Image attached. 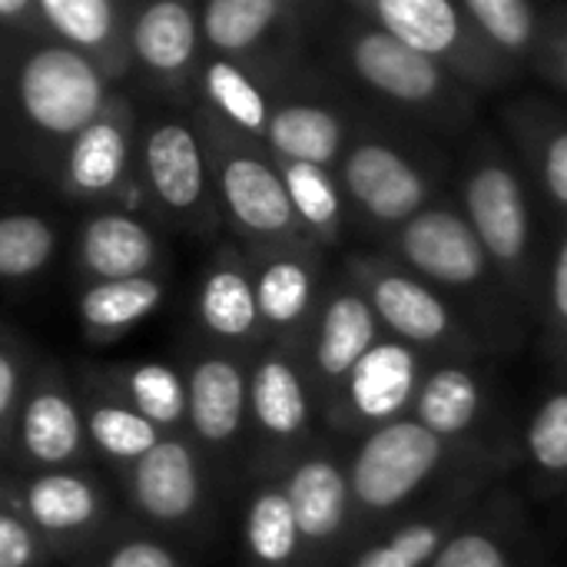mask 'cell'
Instances as JSON below:
<instances>
[{
	"label": "cell",
	"instance_id": "cell-1",
	"mask_svg": "<svg viewBox=\"0 0 567 567\" xmlns=\"http://www.w3.org/2000/svg\"><path fill=\"white\" fill-rule=\"evenodd\" d=\"M332 56L342 76L362 90L392 123L425 126L435 133H465L478 113V93L449 70L415 53L382 27L359 17L349 3L332 30Z\"/></svg>",
	"mask_w": 567,
	"mask_h": 567
},
{
	"label": "cell",
	"instance_id": "cell-2",
	"mask_svg": "<svg viewBox=\"0 0 567 567\" xmlns=\"http://www.w3.org/2000/svg\"><path fill=\"white\" fill-rule=\"evenodd\" d=\"M385 249L392 262L449 299L488 349L492 342H512L518 336L522 309L498 279L465 213L452 199H435L429 209L395 229L385 239Z\"/></svg>",
	"mask_w": 567,
	"mask_h": 567
},
{
	"label": "cell",
	"instance_id": "cell-3",
	"mask_svg": "<svg viewBox=\"0 0 567 567\" xmlns=\"http://www.w3.org/2000/svg\"><path fill=\"white\" fill-rule=\"evenodd\" d=\"M532 193L522 163L495 136H475L468 143L458 169V209L522 316L542 319L548 262H542Z\"/></svg>",
	"mask_w": 567,
	"mask_h": 567
},
{
	"label": "cell",
	"instance_id": "cell-4",
	"mask_svg": "<svg viewBox=\"0 0 567 567\" xmlns=\"http://www.w3.org/2000/svg\"><path fill=\"white\" fill-rule=\"evenodd\" d=\"M478 455L485 452L449 445L412 415L365 432L346 458L355 518L352 555L365 548L379 528L389 532L429 505L445 488V482Z\"/></svg>",
	"mask_w": 567,
	"mask_h": 567
},
{
	"label": "cell",
	"instance_id": "cell-5",
	"mask_svg": "<svg viewBox=\"0 0 567 567\" xmlns=\"http://www.w3.org/2000/svg\"><path fill=\"white\" fill-rule=\"evenodd\" d=\"M336 179L355 219L382 239L442 199L439 153L392 120L382 123L369 113L355 120Z\"/></svg>",
	"mask_w": 567,
	"mask_h": 567
},
{
	"label": "cell",
	"instance_id": "cell-6",
	"mask_svg": "<svg viewBox=\"0 0 567 567\" xmlns=\"http://www.w3.org/2000/svg\"><path fill=\"white\" fill-rule=\"evenodd\" d=\"M199 136L206 143L213 189L219 196V206H223L226 219L236 226V233L243 239H249L252 252L319 249L306 236V229L289 203L282 173L262 143H256L243 133H233L213 113L203 116Z\"/></svg>",
	"mask_w": 567,
	"mask_h": 567
},
{
	"label": "cell",
	"instance_id": "cell-7",
	"mask_svg": "<svg viewBox=\"0 0 567 567\" xmlns=\"http://www.w3.org/2000/svg\"><path fill=\"white\" fill-rule=\"evenodd\" d=\"M375 309L382 329L412 352L475 359L488 352L478 332L429 282L392 262L385 252H352L342 269Z\"/></svg>",
	"mask_w": 567,
	"mask_h": 567
},
{
	"label": "cell",
	"instance_id": "cell-8",
	"mask_svg": "<svg viewBox=\"0 0 567 567\" xmlns=\"http://www.w3.org/2000/svg\"><path fill=\"white\" fill-rule=\"evenodd\" d=\"M349 7L415 53L449 70L478 96L518 80V70L478 37L462 3L455 0H352Z\"/></svg>",
	"mask_w": 567,
	"mask_h": 567
},
{
	"label": "cell",
	"instance_id": "cell-9",
	"mask_svg": "<svg viewBox=\"0 0 567 567\" xmlns=\"http://www.w3.org/2000/svg\"><path fill=\"white\" fill-rule=\"evenodd\" d=\"M302 17L306 7L292 0H209L199 7V33L216 56L276 83L302 73Z\"/></svg>",
	"mask_w": 567,
	"mask_h": 567
},
{
	"label": "cell",
	"instance_id": "cell-10",
	"mask_svg": "<svg viewBox=\"0 0 567 567\" xmlns=\"http://www.w3.org/2000/svg\"><path fill=\"white\" fill-rule=\"evenodd\" d=\"M279 478L292 505L302 567H346L355 538L346 458L329 449L306 445L282 462Z\"/></svg>",
	"mask_w": 567,
	"mask_h": 567
},
{
	"label": "cell",
	"instance_id": "cell-11",
	"mask_svg": "<svg viewBox=\"0 0 567 567\" xmlns=\"http://www.w3.org/2000/svg\"><path fill=\"white\" fill-rule=\"evenodd\" d=\"M17 100L33 130L50 140H73L106 106V73L66 43H43L17 70Z\"/></svg>",
	"mask_w": 567,
	"mask_h": 567
},
{
	"label": "cell",
	"instance_id": "cell-12",
	"mask_svg": "<svg viewBox=\"0 0 567 567\" xmlns=\"http://www.w3.org/2000/svg\"><path fill=\"white\" fill-rule=\"evenodd\" d=\"M382 342V322L362 289L342 272L326 286L316 319L299 342V359L309 375L316 409L326 419L339 402L349 375Z\"/></svg>",
	"mask_w": 567,
	"mask_h": 567
},
{
	"label": "cell",
	"instance_id": "cell-13",
	"mask_svg": "<svg viewBox=\"0 0 567 567\" xmlns=\"http://www.w3.org/2000/svg\"><path fill=\"white\" fill-rule=\"evenodd\" d=\"M488 482L492 462L488 455H478L462 472H455L429 505L392 525L385 535L372 538L346 561V567H429L445 548V542L485 502Z\"/></svg>",
	"mask_w": 567,
	"mask_h": 567
},
{
	"label": "cell",
	"instance_id": "cell-14",
	"mask_svg": "<svg viewBox=\"0 0 567 567\" xmlns=\"http://www.w3.org/2000/svg\"><path fill=\"white\" fill-rule=\"evenodd\" d=\"M316 412V395L299 349L279 342L262 349L249 369V425L266 449L289 462L309 445Z\"/></svg>",
	"mask_w": 567,
	"mask_h": 567
},
{
	"label": "cell",
	"instance_id": "cell-15",
	"mask_svg": "<svg viewBox=\"0 0 567 567\" xmlns=\"http://www.w3.org/2000/svg\"><path fill=\"white\" fill-rule=\"evenodd\" d=\"M322 262V249H262L249 256L259 322L272 342L299 349L306 339L329 286Z\"/></svg>",
	"mask_w": 567,
	"mask_h": 567
},
{
	"label": "cell",
	"instance_id": "cell-16",
	"mask_svg": "<svg viewBox=\"0 0 567 567\" xmlns=\"http://www.w3.org/2000/svg\"><path fill=\"white\" fill-rule=\"evenodd\" d=\"M422 382L419 352L395 339H382L349 375L339 402L326 415V425L342 435H365L412 412V399Z\"/></svg>",
	"mask_w": 567,
	"mask_h": 567
},
{
	"label": "cell",
	"instance_id": "cell-17",
	"mask_svg": "<svg viewBox=\"0 0 567 567\" xmlns=\"http://www.w3.org/2000/svg\"><path fill=\"white\" fill-rule=\"evenodd\" d=\"M143 176L153 199L179 219H199L209 209L213 169L206 143L186 120H159L143 136Z\"/></svg>",
	"mask_w": 567,
	"mask_h": 567
},
{
	"label": "cell",
	"instance_id": "cell-18",
	"mask_svg": "<svg viewBox=\"0 0 567 567\" xmlns=\"http://www.w3.org/2000/svg\"><path fill=\"white\" fill-rule=\"evenodd\" d=\"M183 379L186 429L206 452L226 455L249 425V369L229 352H203Z\"/></svg>",
	"mask_w": 567,
	"mask_h": 567
},
{
	"label": "cell",
	"instance_id": "cell-19",
	"mask_svg": "<svg viewBox=\"0 0 567 567\" xmlns=\"http://www.w3.org/2000/svg\"><path fill=\"white\" fill-rule=\"evenodd\" d=\"M355 120L359 113L352 106H339L329 96H276L262 146L279 163H309L336 173L352 140Z\"/></svg>",
	"mask_w": 567,
	"mask_h": 567
},
{
	"label": "cell",
	"instance_id": "cell-20",
	"mask_svg": "<svg viewBox=\"0 0 567 567\" xmlns=\"http://www.w3.org/2000/svg\"><path fill=\"white\" fill-rule=\"evenodd\" d=\"M133 508L156 525H186L203 508V465L183 435H166L153 452L126 468Z\"/></svg>",
	"mask_w": 567,
	"mask_h": 567
},
{
	"label": "cell",
	"instance_id": "cell-21",
	"mask_svg": "<svg viewBox=\"0 0 567 567\" xmlns=\"http://www.w3.org/2000/svg\"><path fill=\"white\" fill-rule=\"evenodd\" d=\"M17 445L33 465L60 472L86 455V415L53 369H43L17 415Z\"/></svg>",
	"mask_w": 567,
	"mask_h": 567
},
{
	"label": "cell",
	"instance_id": "cell-22",
	"mask_svg": "<svg viewBox=\"0 0 567 567\" xmlns=\"http://www.w3.org/2000/svg\"><path fill=\"white\" fill-rule=\"evenodd\" d=\"M133 123L130 110L120 100H110V106L70 140L66 159H63V183L73 196H110L123 186L130 156H133Z\"/></svg>",
	"mask_w": 567,
	"mask_h": 567
},
{
	"label": "cell",
	"instance_id": "cell-23",
	"mask_svg": "<svg viewBox=\"0 0 567 567\" xmlns=\"http://www.w3.org/2000/svg\"><path fill=\"white\" fill-rule=\"evenodd\" d=\"M485 409L488 392L482 375L465 362H442L422 375L409 415L442 442L475 449L472 435L478 432Z\"/></svg>",
	"mask_w": 567,
	"mask_h": 567
},
{
	"label": "cell",
	"instance_id": "cell-24",
	"mask_svg": "<svg viewBox=\"0 0 567 567\" xmlns=\"http://www.w3.org/2000/svg\"><path fill=\"white\" fill-rule=\"evenodd\" d=\"M502 116L532 189L567 219V116L532 100L512 103Z\"/></svg>",
	"mask_w": 567,
	"mask_h": 567
},
{
	"label": "cell",
	"instance_id": "cell-25",
	"mask_svg": "<svg viewBox=\"0 0 567 567\" xmlns=\"http://www.w3.org/2000/svg\"><path fill=\"white\" fill-rule=\"evenodd\" d=\"M199 10L183 0L146 3L130 27V50L159 83H186L199 60Z\"/></svg>",
	"mask_w": 567,
	"mask_h": 567
},
{
	"label": "cell",
	"instance_id": "cell-26",
	"mask_svg": "<svg viewBox=\"0 0 567 567\" xmlns=\"http://www.w3.org/2000/svg\"><path fill=\"white\" fill-rule=\"evenodd\" d=\"M199 326L226 346H256L266 339L256 306L252 266L236 249L219 252V259L206 269L196 292Z\"/></svg>",
	"mask_w": 567,
	"mask_h": 567
},
{
	"label": "cell",
	"instance_id": "cell-27",
	"mask_svg": "<svg viewBox=\"0 0 567 567\" xmlns=\"http://www.w3.org/2000/svg\"><path fill=\"white\" fill-rule=\"evenodd\" d=\"M20 512L43 538H76L103 522L106 495L83 472H40L20 492Z\"/></svg>",
	"mask_w": 567,
	"mask_h": 567
},
{
	"label": "cell",
	"instance_id": "cell-28",
	"mask_svg": "<svg viewBox=\"0 0 567 567\" xmlns=\"http://www.w3.org/2000/svg\"><path fill=\"white\" fill-rule=\"evenodd\" d=\"M80 266L93 282L140 279L156 266V236L126 213H100L80 229Z\"/></svg>",
	"mask_w": 567,
	"mask_h": 567
},
{
	"label": "cell",
	"instance_id": "cell-29",
	"mask_svg": "<svg viewBox=\"0 0 567 567\" xmlns=\"http://www.w3.org/2000/svg\"><path fill=\"white\" fill-rule=\"evenodd\" d=\"M199 90H203L206 110L223 126H229L233 133H243L256 143L266 140L276 100L262 76H256L252 70H246L233 60L213 56L199 70Z\"/></svg>",
	"mask_w": 567,
	"mask_h": 567
},
{
	"label": "cell",
	"instance_id": "cell-30",
	"mask_svg": "<svg viewBox=\"0 0 567 567\" xmlns=\"http://www.w3.org/2000/svg\"><path fill=\"white\" fill-rule=\"evenodd\" d=\"M246 567H302V545L286 498L282 478L269 475L256 482L243 512Z\"/></svg>",
	"mask_w": 567,
	"mask_h": 567
},
{
	"label": "cell",
	"instance_id": "cell-31",
	"mask_svg": "<svg viewBox=\"0 0 567 567\" xmlns=\"http://www.w3.org/2000/svg\"><path fill=\"white\" fill-rule=\"evenodd\" d=\"M462 10L478 37L518 73L538 63L551 27V13L545 7L532 0H462Z\"/></svg>",
	"mask_w": 567,
	"mask_h": 567
},
{
	"label": "cell",
	"instance_id": "cell-32",
	"mask_svg": "<svg viewBox=\"0 0 567 567\" xmlns=\"http://www.w3.org/2000/svg\"><path fill=\"white\" fill-rule=\"evenodd\" d=\"M289 203L306 229V236L326 252L346 243L349 233V206L339 189V179L332 169L309 166V163H279Z\"/></svg>",
	"mask_w": 567,
	"mask_h": 567
},
{
	"label": "cell",
	"instance_id": "cell-33",
	"mask_svg": "<svg viewBox=\"0 0 567 567\" xmlns=\"http://www.w3.org/2000/svg\"><path fill=\"white\" fill-rule=\"evenodd\" d=\"M110 0H37V20L60 37V43L80 50L96 66L116 53L120 20Z\"/></svg>",
	"mask_w": 567,
	"mask_h": 567
},
{
	"label": "cell",
	"instance_id": "cell-34",
	"mask_svg": "<svg viewBox=\"0 0 567 567\" xmlns=\"http://www.w3.org/2000/svg\"><path fill=\"white\" fill-rule=\"evenodd\" d=\"M163 302V282L153 276L90 282L80 296V322L90 336L110 339L140 326Z\"/></svg>",
	"mask_w": 567,
	"mask_h": 567
},
{
	"label": "cell",
	"instance_id": "cell-35",
	"mask_svg": "<svg viewBox=\"0 0 567 567\" xmlns=\"http://www.w3.org/2000/svg\"><path fill=\"white\" fill-rule=\"evenodd\" d=\"M123 399L163 435H176L186 425V379L163 362H140L123 369Z\"/></svg>",
	"mask_w": 567,
	"mask_h": 567
},
{
	"label": "cell",
	"instance_id": "cell-36",
	"mask_svg": "<svg viewBox=\"0 0 567 567\" xmlns=\"http://www.w3.org/2000/svg\"><path fill=\"white\" fill-rule=\"evenodd\" d=\"M86 439L96 452L130 468L166 435L126 402H93L86 409Z\"/></svg>",
	"mask_w": 567,
	"mask_h": 567
},
{
	"label": "cell",
	"instance_id": "cell-37",
	"mask_svg": "<svg viewBox=\"0 0 567 567\" xmlns=\"http://www.w3.org/2000/svg\"><path fill=\"white\" fill-rule=\"evenodd\" d=\"M485 505L488 502L468 515V522L445 542L429 567H522L515 532L505 522L488 518Z\"/></svg>",
	"mask_w": 567,
	"mask_h": 567
},
{
	"label": "cell",
	"instance_id": "cell-38",
	"mask_svg": "<svg viewBox=\"0 0 567 567\" xmlns=\"http://www.w3.org/2000/svg\"><path fill=\"white\" fill-rule=\"evenodd\" d=\"M528 462L542 485H567V382H561L535 412L525 432Z\"/></svg>",
	"mask_w": 567,
	"mask_h": 567
},
{
	"label": "cell",
	"instance_id": "cell-39",
	"mask_svg": "<svg viewBox=\"0 0 567 567\" xmlns=\"http://www.w3.org/2000/svg\"><path fill=\"white\" fill-rule=\"evenodd\" d=\"M56 249V229L37 213L0 216V279H30L43 272Z\"/></svg>",
	"mask_w": 567,
	"mask_h": 567
},
{
	"label": "cell",
	"instance_id": "cell-40",
	"mask_svg": "<svg viewBox=\"0 0 567 567\" xmlns=\"http://www.w3.org/2000/svg\"><path fill=\"white\" fill-rule=\"evenodd\" d=\"M538 322L545 329V352L558 365H567V229L555 246V256L548 259L545 302Z\"/></svg>",
	"mask_w": 567,
	"mask_h": 567
},
{
	"label": "cell",
	"instance_id": "cell-41",
	"mask_svg": "<svg viewBox=\"0 0 567 567\" xmlns=\"http://www.w3.org/2000/svg\"><path fill=\"white\" fill-rule=\"evenodd\" d=\"M43 561V542L20 508L0 502V567H37Z\"/></svg>",
	"mask_w": 567,
	"mask_h": 567
},
{
	"label": "cell",
	"instance_id": "cell-42",
	"mask_svg": "<svg viewBox=\"0 0 567 567\" xmlns=\"http://www.w3.org/2000/svg\"><path fill=\"white\" fill-rule=\"evenodd\" d=\"M100 567H183V561L153 538H126L103 558Z\"/></svg>",
	"mask_w": 567,
	"mask_h": 567
},
{
	"label": "cell",
	"instance_id": "cell-43",
	"mask_svg": "<svg viewBox=\"0 0 567 567\" xmlns=\"http://www.w3.org/2000/svg\"><path fill=\"white\" fill-rule=\"evenodd\" d=\"M538 70H545L561 90H567V13H551V27L545 37V47L538 53Z\"/></svg>",
	"mask_w": 567,
	"mask_h": 567
},
{
	"label": "cell",
	"instance_id": "cell-44",
	"mask_svg": "<svg viewBox=\"0 0 567 567\" xmlns=\"http://www.w3.org/2000/svg\"><path fill=\"white\" fill-rule=\"evenodd\" d=\"M20 385H23L20 355L13 349L0 346V425H7V419L13 415V409L20 402Z\"/></svg>",
	"mask_w": 567,
	"mask_h": 567
},
{
	"label": "cell",
	"instance_id": "cell-45",
	"mask_svg": "<svg viewBox=\"0 0 567 567\" xmlns=\"http://www.w3.org/2000/svg\"><path fill=\"white\" fill-rule=\"evenodd\" d=\"M23 17H37V3L30 0H0V20H23Z\"/></svg>",
	"mask_w": 567,
	"mask_h": 567
}]
</instances>
